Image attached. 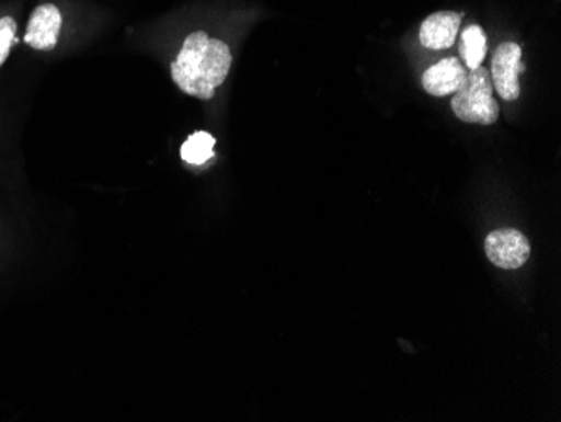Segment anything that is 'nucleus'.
Wrapping results in <instances>:
<instances>
[{"label":"nucleus","instance_id":"nucleus-1","mask_svg":"<svg viewBox=\"0 0 561 422\" xmlns=\"http://www.w3.org/2000/svg\"><path fill=\"white\" fill-rule=\"evenodd\" d=\"M231 49L224 41L197 31L185 39L172 62V80L188 96L210 100L231 71Z\"/></svg>","mask_w":561,"mask_h":422},{"label":"nucleus","instance_id":"nucleus-2","mask_svg":"<svg viewBox=\"0 0 561 422\" xmlns=\"http://www.w3.org/2000/svg\"><path fill=\"white\" fill-rule=\"evenodd\" d=\"M493 81L490 69H471L465 84L454 93L453 112L457 118L466 123L493 125L500 118V105L493 96Z\"/></svg>","mask_w":561,"mask_h":422},{"label":"nucleus","instance_id":"nucleus-3","mask_svg":"<svg viewBox=\"0 0 561 422\" xmlns=\"http://www.w3.org/2000/svg\"><path fill=\"white\" fill-rule=\"evenodd\" d=\"M522 47L516 43H503L497 46L493 56V65H491V81L500 94L506 102H515L518 100L519 75L525 72V65L522 61Z\"/></svg>","mask_w":561,"mask_h":422},{"label":"nucleus","instance_id":"nucleus-4","mask_svg":"<svg viewBox=\"0 0 561 422\" xmlns=\"http://www.w3.org/2000/svg\"><path fill=\"white\" fill-rule=\"evenodd\" d=\"M484 248L491 263L501 270H518L531 254L528 238L516 229H497L491 232Z\"/></svg>","mask_w":561,"mask_h":422},{"label":"nucleus","instance_id":"nucleus-5","mask_svg":"<svg viewBox=\"0 0 561 422\" xmlns=\"http://www.w3.org/2000/svg\"><path fill=\"white\" fill-rule=\"evenodd\" d=\"M62 15L55 4H43L31 15L25 33V43L37 52H49L58 44L61 33Z\"/></svg>","mask_w":561,"mask_h":422},{"label":"nucleus","instance_id":"nucleus-6","mask_svg":"<svg viewBox=\"0 0 561 422\" xmlns=\"http://www.w3.org/2000/svg\"><path fill=\"white\" fill-rule=\"evenodd\" d=\"M468 78L462 62L457 58H447L431 66L422 77V87L432 96L443 98L456 93Z\"/></svg>","mask_w":561,"mask_h":422},{"label":"nucleus","instance_id":"nucleus-7","mask_svg":"<svg viewBox=\"0 0 561 422\" xmlns=\"http://www.w3.org/2000/svg\"><path fill=\"white\" fill-rule=\"evenodd\" d=\"M462 15L457 12L444 11L428 15L422 22L421 37L422 46L428 49H447L457 39V33L461 27Z\"/></svg>","mask_w":561,"mask_h":422},{"label":"nucleus","instance_id":"nucleus-8","mask_svg":"<svg viewBox=\"0 0 561 422\" xmlns=\"http://www.w3.org/2000/svg\"><path fill=\"white\" fill-rule=\"evenodd\" d=\"M459 55L469 69H476L482 65L488 55V41L481 27L469 26L462 31L459 39Z\"/></svg>","mask_w":561,"mask_h":422},{"label":"nucleus","instance_id":"nucleus-9","mask_svg":"<svg viewBox=\"0 0 561 422\" xmlns=\"http://www.w3.org/2000/svg\"><path fill=\"white\" fill-rule=\"evenodd\" d=\"M216 138L207 132H195L181 148V157L191 166H204L214 157Z\"/></svg>","mask_w":561,"mask_h":422},{"label":"nucleus","instance_id":"nucleus-10","mask_svg":"<svg viewBox=\"0 0 561 422\" xmlns=\"http://www.w3.org/2000/svg\"><path fill=\"white\" fill-rule=\"evenodd\" d=\"M15 31H18V24L14 18L11 15L0 18V66L4 65L5 59L9 58L12 44L15 43Z\"/></svg>","mask_w":561,"mask_h":422}]
</instances>
